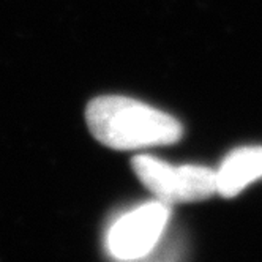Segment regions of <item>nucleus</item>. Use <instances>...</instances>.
Returning <instances> with one entry per match:
<instances>
[{
    "mask_svg": "<svg viewBox=\"0 0 262 262\" xmlns=\"http://www.w3.org/2000/svg\"><path fill=\"white\" fill-rule=\"evenodd\" d=\"M85 119L92 135L117 150L167 145L182 138L179 120L128 97L106 95L92 100Z\"/></svg>",
    "mask_w": 262,
    "mask_h": 262,
    "instance_id": "1",
    "label": "nucleus"
},
{
    "mask_svg": "<svg viewBox=\"0 0 262 262\" xmlns=\"http://www.w3.org/2000/svg\"><path fill=\"white\" fill-rule=\"evenodd\" d=\"M133 169L145 188L166 204L204 201L216 193L215 171L204 166H171L139 155L133 160Z\"/></svg>",
    "mask_w": 262,
    "mask_h": 262,
    "instance_id": "2",
    "label": "nucleus"
},
{
    "mask_svg": "<svg viewBox=\"0 0 262 262\" xmlns=\"http://www.w3.org/2000/svg\"><path fill=\"white\" fill-rule=\"evenodd\" d=\"M167 220L169 205L161 201L148 202L128 212L111 226L107 250L117 259H141L150 253L160 240Z\"/></svg>",
    "mask_w": 262,
    "mask_h": 262,
    "instance_id": "3",
    "label": "nucleus"
},
{
    "mask_svg": "<svg viewBox=\"0 0 262 262\" xmlns=\"http://www.w3.org/2000/svg\"><path fill=\"white\" fill-rule=\"evenodd\" d=\"M216 193L223 198L237 196L247 185L262 179V147H242L231 152L215 171Z\"/></svg>",
    "mask_w": 262,
    "mask_h": 262,
    "instance_id": "4",
    "label": "nucleus"
}]
</instances>
